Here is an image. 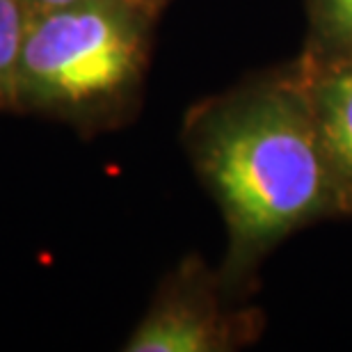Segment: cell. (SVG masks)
<instances>
[{"instance_id":"obj_4","label":"cell","mask_w":352,"mask_h":352,"mask_svg":"<svg viewBox=\"0 0 352 352\" xmlns=\"http://www.w3.org/2000/svg\"><path fill=\"white\" fill-rule=\"evenodd\" d=\"M309 98L336 179L352 190V65L320 78Z\"/></svg>"},{"instance_id":"obj_5","label":"cell","mask_w":352,"mask_h":352,"mask_svg":"<svg viewBox=\"0 0 352 352\" xmlns=\"http://www.w3.org/2000/svg\"><path fill=\"white\" fill-rule=\"evenodd\" d=\"M25 25V7L19 0H0V112L16 108V76Z\"/></svg>"},{"instance_id":"obj_6","label":"cell","mask_w":352,"mask_h":352,"mask_svg":"<svg viewBox=\"0 0 352 352\" xmlns=\"http://www.w3.org/2000/svg\"><path fill=\"white\" fill-rule=\"evenodd\" d=\"M316 19L327 37L352 44V0H314Z\"/></svg>"},{"instance_id":"obj_8","label":"cell","mask_w":352,"mask_h":352,"mask_svg":"<svg viewBox=\"0 0 352 352\" xmlns=\"http://www.w3.org/2000/svg\"><path fill=\"white\" fill-rule=\"evenodd\" d=\"M144 3H149V5L156 7V10H160V7H163V5L167 3V0H144Z\"/></svg>"},{"instance_id":"obj_1","label":"cell","mask_w":352,"mask_h":352,"mask_svg":"<svg viewBox=\"0 0 352 352\" xmlns=\"http://www.w3.org/2000/svg\"><path fill=\"white\" fill-rule=\"evenodd\" d=\"M188 140L227 220L234 272L320 213L339 186L311 98L298 87L210 105L190 122Z\"/></svg>"},{"instance_id":"obj_3","label":"cell","mask_w":352,"mask_h":352,"mask_svg":"<svg viewBox=\"0 0 352 352\" xmlns=\"http://www.w3.org/2000/svg\"><path fill=\"white\" fill-rule=\"evenodd\" d=\"M227 346V325L192 270L167 281L124 350L215 352Z\"/></svg>"},{"instance_id":"obj_7","label":"cell","mask_w":352,"mask_h":352,"mask_svg":"<svg viewBox=\"0 0 352 352\" xmlns=\"http://www.w3.org/2000/svg\"><path fill=\"white\" fill-rule=\"evenodd\" d=\"M19 3L25 7L28 16H32V14H41V12L60 10V7H69V5L85 3V0H19Z\"/></svg>"},{"instance_id":"obj_2","label":"cell","mask_w":352,"mask_h":352,"mask_svg":"<svg viewBox=\"0 0 352 352\" xmlns=\"http://www.w3.org/2000/svg\"><path fill=\"white\" fill-rule=\"evenodd\" d=\"M158 12L144 0H85L28 16L14 110L72 124L112 115L140 85Z\"/></svg>"}]
</instances>
